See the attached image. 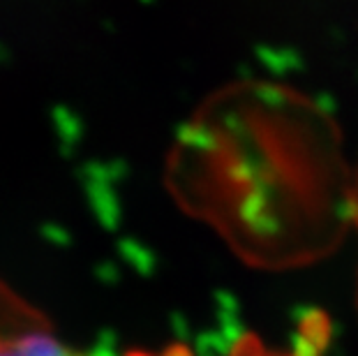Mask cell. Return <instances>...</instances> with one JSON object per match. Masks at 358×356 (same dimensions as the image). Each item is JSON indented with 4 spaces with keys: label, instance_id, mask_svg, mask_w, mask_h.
I'll return each instance as SVG.
<instances>
[{
    "label": "cell",
    "instance_id": "3957f363",
    "mask_svg": "<svg viewBox=\"0 0 358 356\" xmlns=\"http://www.w3.org/2000/svg\"><path fill=\"white\" fill-rule=\"evenodd\" d=\"M49 356H116V354H113L109 347H95V350L79 352V350H70V347H65V345H58Z\"/></svg>",
    "mask_w": 358,
    "mask_h": 356
},
{
    "label": "cell",
    "instance_id": "6da1fadb",
    "mask_svg": "<svg viewBox=\"0 0 358 356\" xmlns=\"http://www.w3.org/2000/svg\"><path fill=\"white\" fill-rule=\"evenodd\" d=\"M356 176L333 113L268 79L231 81L201 100L164 160L182 213L266 271L322 262L354 234Z\"/></svg>",
    "mask_w": 358,
    "mask_h": 356
},
{
    "label": "cell",
    "instance_id": "7a4b0ae2",
    "mask_svg": "<svg viewBox=\"0 0 358 356\" xmlns=\"http://www.w3.org/2000/svg\"><path fill=\"white\" fill-rule=\"evenodd\" d=\"M322 343H324L322 327H319V324H308V333L303 336L301 347L294 352H278V350H271V347L262 345L255 338H243L236 343L229 356H319ZM125 356H199V354H196L192 347L176 343V345L159 347V350H134V352H127Z\"/></svg>",
    "mask_w": 358,
    "mask_h": 356
}]
</instances>
